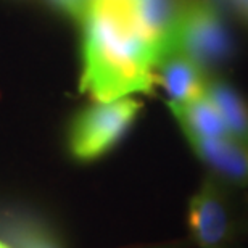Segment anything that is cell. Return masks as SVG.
<instances>
[{
	"label": "cell",
	"mask_w": 248,
	"mask_h": 248,
	"mask_svg": "<svg viewBox=\"0 0 248 248\" xmlns=\"http://www.w3.org/2000/svg\"><path fill=\"white\" fill-rule=\"evenodd\" d=\"M53 7L58 8L64 15L71 16L73 19L82 21L84 13H86L89 0H48Z\"/></svg>",
	"instance_id": "9c48e42d"
},
{
	"label": "cell",
	"mask_w": 248,
	"mask_h": 248,
	"mask_svg": "<svg viewBox=\"0 0 248 248\" xmlns=\"http://www.w3.org/2000/svg\"><path fill=\"white\" fill-rule=\"evenodd\" d=\"M205 95L219 111L227 134L248 145V102L237 89L222 78L208 76Z\"/></svg>",
	"instance_id": "ba28073f"
},
{
	"label": "cell",
	"mask_w": 248,
	"mask_h": 248,
	"mask_svg": "<svg viewBox=\"0 0 248 248\" xmlns=\"http://www.w3.org/2000/svg\"><path fill=\"white\" fill-rule=\"evenodd\" d=\"M168 107L179 123L188 142L229 136L219 111L206 95L186 103H168Z\"/></svg>",
	"instance_id": "52a82bcc"
},
{
	"label": "cell",
	"mask_w": 248,
	"mask_h": 248,
	"mask_svg": "<svg viewBox=\"0 0 248 248\" xmlns=\"http://www.w3.org/2000/svg\"><path fill=\"white\" fill-rule=\"evenodd\" d=\"M247 208H248V198H247Z\"/></svg>",
	"instance_id": "7c38bea8"
},
{
	"label": "cell",
	"mask_w": 248,
	"mask_h": 248,
	"mask_svg": "<svg viewBox=\"0 0 248 248\" xmlns=\"http://www.w3.org/2000/svg\"><path fill=\"white\" fill-rule=\"evenodd\" d=\"M0 248H8V247L5 245V244H2V242H0Z\"/></svg>",
	"instance_id": "8fae6325"
},
{
	"label": "cell",
	"mask_w": 248,
	"mask_h": 248,
	"mask_svg": "<svg viewBox=\"0 0 248 248\" xmlns=\"http://www.w3.org/2000/svg\"><path fill=\"white\" fill-rule=\"evenodd\" d=\"M156 87L168 95V103H186L205 95L208 74L195 62L179 52H171L156 66Z\"/></svg>",
	"instance_id": "8992f818"
},
{
	"label": "cell",
	"mask_w": 248,
	"mask_h": 248,
	"mask_svg": "<svg viewBox=\"0 0 248 248\" xmlns=\"http://www.w3.org/2000/svg\"><path fill=\"white\" fill-rule=\"evenodd\" d=\"M188 143L219 181L237 187H248V145L231 136L190 140Z\"/></svg>",
	"instance_id": "5b68a950"
},
{
	"label": "cell",
	"mask_w": 248,
	"mask_h": 248,
	"mask_svg": "<svg viewBox=\"0 0 248 248\" xmlns=\"http://www.w3.org/2000/svg\"><path fill=\"white\" fill-rule=\"evenodd\" d=\"M142 107V102L127 95L111 102H98L79 113L69 129L73 156L92 161L108 153L137 120Z\"/></svg>",
	"instance_id": "3957f363"
},
{
	"label": "cell",
	"mask_w": 248,
	"mask_h": 248,
	"mask_svg": "<svg viewBox=\"0 0 248 248\" xmlns=\"http://www.w3.org/2000/svg\"><path fill=\"white\" fill-rule=\"evenodd\" d=\"M171 52L188 57L208 74L231 62L234 39L215 2L187 0L172 32Z\"/></svg>",
	"instance_id": "7a4b0ae2"
},
{
	"label": "cell",
	"mask_w": 248,
	"mask_h": 248,
	"mask_svg": "<svg viewBox=\"0 0 248 248\" xmlns=\"http://www.w3.org/2000/svg\"><path fill=\"white\" fill-rule=\"evenodd\" d=\"M188 231L200 248H232L235 217L222 181L208 176L188 202Z\"/></svg>",
	"instance_id": "277c9868"
},
{
	"label": "cell",
	"mask_w": 248,
	"mask_h": 248,
	"mask_svg": "<svg viewBox=\"0 0 248 248\" xmlns=\"http://www.w3.org/2000/svg\"><path fill=\"white\" fill-rule=\"evenodd\" d=\"M217 7H224L248 26V0H211Z\"/></svg>",
	"instance_id": "30bf717a"
},
{
	"label": "cell",
	"mask_w": 248,
	"mask_h": 248,
	"mask_svg": "<svg viewBox=\"0 0 248 248\" xmlns=\"http://www.w3.org/2000/svg\"><path fill=\"white\" fill-rule=\"evenodd\" d=\"M81 23V92L97 102L153 93L161 55L147 32L139 0H89Z\"/></svg>",
	"instance_id": "6da1fadb"
}]
</instances>
